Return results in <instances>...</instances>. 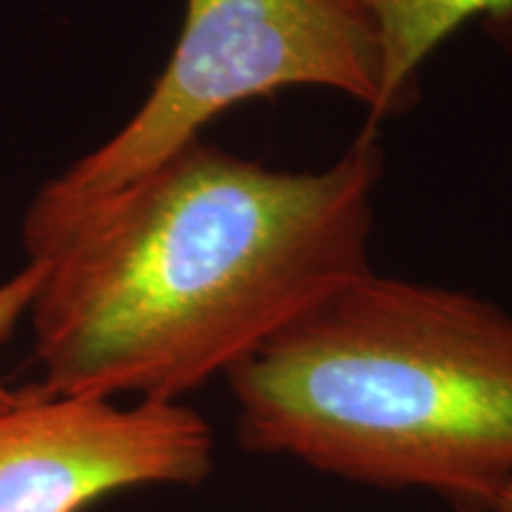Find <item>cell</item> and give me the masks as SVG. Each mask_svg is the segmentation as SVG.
Masks as SVG:
<instances>
[{
  "label": "cell",
  "instance_id": "cell-1",
  "mask_svg": "<svg viewBox=\"0 0 512 512\" xmlns=\"http://www.w3.org/2000/svg\"><path fill=\"white\" fill-rule=\"evenodd\" d=\"M375 128L309 171L200 138L79 211L31 259L38 392L181 401L370 271Z\"/></svg>",
  "mask_w": 512,
  "mask_h": 512
},
{
  "label": "cell",
  "instance_id": "cell-2",
  "mask_svg": "<svg viewBox=\"0 0 512 512\" xmlns=\"http://www.w3.org/2000/svg\"><path fill=\"white\" fill-rule=\"evenodd\" d=\"M240 446L494 512L512 482V311L456 287L349 280L226 375Z\"/></svg>",
  "mask_w": 512,
  "mask_h": 512
},
{
  "label": "cell",
  "instance_id": "cell-3",
  "mask_svg": "<svg viewBox=\"0 0 512 512\" xmlns=\"http://www.w3.org/2000/svg\"><path fill=\"white\" fill-rule=\"evenodd\" d=\"M294 88L347 95L389 119L377 38L351 0H188L181 34L138 112L38 192L24 219L31 259L74 219L202 138L223 112Z\"/></svg>",
  "mask_w": 512,
  "mask_h": 512
},
{
  "label": "cell",
  "instance_id": "cell-4",
  "mask_svg": "<svg viewBox=\"0 0 512 512\" xmlns=\"http://www.w3.org/2000/svg\"><path fill=\"white\" fill-rule=\"evenodd\" d=\"M214 470V432L181 401L19 392L0 411V512H81L150 484L197 486Z\"/></svg>",
  "mask_w": 512,
  "mask_h": 512
},
{
  "label": "cell",
  "instance_id": "cell-5",
  "mask_svg": "<svg viewBox=\"0 0 512 512\" xmlns=\"http://www.w3.org/2000/svg\"><path fill=\"white\" fill-rule=\"evenodd\" d=\"M380 46L384 100L389 117L401 114L418 93V76L441 43L470 19L501 24L512 0H351Z\"/></svg>",
  "mask_w": 512,
  "mask_h": 512
},
{
  "label": "cell",
  "instance_id": "cell-6",
  "mask_svg": "<svg viewBox=\"0 0 512 512\" xmlns=\"http://www.w3.org/2000/svg\"><path fill=\"white\" fill-rule=\"evenodd\" d=\"M43 273H46V261H29V266L22 273L0 287V339H8L15 330L17 320L29 311L38 285L43 280ZM17 399L19 392H10L0 384V411L12 406Z\"/></svg>",
  "mask_w": 512,
  "mask_h": 512
},
{
  "label": "cell",
  "instance_id": "cell-7",
  "mask_svg": "<svg viewBox=\"0 0 512 512\" xmlns=\"http://www.w3.org/2000/svg\"><path fill=\"white\" fill-rule=\"evenodd\" d=\"M494 512H512V482L501 491Z\"/></svg>",
  "mask_w": 512,
  "mask_h": 512
}]
</instances>
